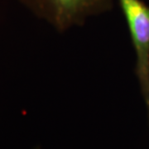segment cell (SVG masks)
<instances>
[{"mask_svg": "<svg viewBox=\"0 0 149 149\" xmlns=\"http://www.w3.org/2000/svg\"><path fill=\"white\" fill-rule=\"evenodd\" d=\"M32 13L59 32L82 25L88 17L109 11L113 0H19Z\"/></svg>", "mask_w": 149, "mask_h": 149, "instance_id": "cell-1", "label": "cell"}, {"mask_svg": "<svg viewBox=\"0 0 149 149\" xmlns=\"http://www.w3.org/2000/svg\"><path fill=\"white\" fill-rule=\"evenodd\" d=\"M136 53L135 73L149 118V6L143 0H117Z\"/></svg>", "mask_w": 149, "mask_h": 149, "instance_id": "cell-2", "label": "cell"}, {"mask_svg": "<svg viewBox=\"0 0 149 149\" xmlns=\"http://www.w3.org/2000/svg\"><path fill=\"white\" fill-rule=\"evenodd\" d=\"M32 149H41V147H40V146H37V147H35L34 148Z\"/></svg>", "mask_w": 149, "mask_h": 149, "instance_id": "cell-3", "label": "cell"}, {"mask_svg": "<svg viewBox=\"0 0 149 149\" xmlns=\"http://www.w3.org/2000/svg\"><path fill=\"white\" fill-rule=\"evenodd\" d=\"M148 119H149V118H148Z\"/></svg>", "mask_w": 149, "mask_h": 149, "instance_id": "cell-4", "label": "cell"}]
</instances>
